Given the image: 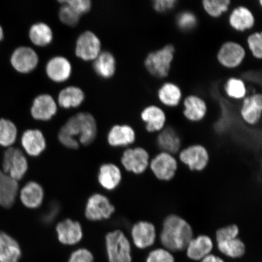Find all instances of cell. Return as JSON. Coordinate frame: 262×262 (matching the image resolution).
<instances>
[{
	"mask_svg": "<svg viewBox=\"0 0 262 262\" xmlns=\"http://www.w3.org/2000/svg\"><path fill=\"white\" fill-rule=\"evenodd\" d=\"M21 145L26 152L32 157L40 156L47 146L43 134L38 129L26 130L21 137Z\"/></svg>",
	"mask_w": 262,
	"mask_h": 262,
	"instance_id": "7402d4cb",
	"label": "cell"
},
{
	"mask_svg": "<svg viewBox=\"0 0 262 262\" xmlns=\"http://www.w3.org/2000/svg\"><path fill=\"white\" fill-rule=\"evenodd\" d=\"M98 180L103 188L111 191L119 185L122 180V172L119 167L114 164H104L100 167Z\"/></svg>",
	"mask_w": 262,
	"mask_h": 262,
	"instance_id": "4316f807",
	"label": "cell"
},
{
	"mask_svg": "<svg viewBox=\"0 0 262 262\" xmlns=\"http://www.w3.org/2000/svg\"><path fill=\"white\" fill-rule=\"evenodd\" d=\"M59 210H60V207L59 205L56 203H53L49 206L48 210L46 211L43 217H42V220L45 224H51V223L56 218L58 214Z\"/></svg>",
	"mask_w": 262,
	"mask_h": 262,
	"instance_id": "f6af8a7d",
	"label": "cell"
},
{
	"mask_svg": "<svg viewBox=\"0 0 262 262\" xmlns=\"http://www.w3.org/2000/svg\"><path fill=\"white\" fill-rule=\"evenodd\" d=\"M202 3L206 14L212 18L220 17L231 4L230 0H204Z\"/></svg>",
	"mask_w": 262,
	"mask_h": 262,
	"instance_id": "d590c367",
	"label": "cell"
},
{
	"mask_svg": "<svg viewBox=\"0 0 262 262\" xmlns=\"http://www.w3.org/2000/svg\"><path fill=\"white\" fill-rule=\"evenodd\" d=\"M224 90L227 96L233 100H243L247 97V88L241 78H229L225 84Z\"/></svg>",
	"mask_w": 262,
	"mask_h": 262,
	"instance_id": "e575fe53",
	"label": "cell"
},
{
	"mask_svg": "<svg viewBox=\"0 0 262 262\" xmlns=\"http://www.w3.org/2000/svg\"><path fill=\"white\" fill-rule=\"evenodd\" d=\"M246 54L243 46L237 42L228 41L224 42L219 49L217 58L222 67L234 69L243 63Z\"/></svg>",
	"mask_w": 262,
	"mask_h": 262,
	"instance_id": "9c48e42d",
	"label": "cell"
},
{
	"mask_svg": "<svg viewBox=\"0 0 262 262\" xmlns=\"http://www.w3.org/2000/svg\"><path fill=\"white\" fill-rule=\"evenodd\" d=\"M193 235L192 228L185 219L170 214L164 219L160 240L166 250L180 251L186 250Z\"/></svg>",
	"mask_w": 262,
	"mask_h": 262,
	"instance_id": "7a4b0ae2",
	"label": "cell"
},
{
	"mask_svg": "<svg viewBox=\"0 0 262 262\" xmlns=\"http://www.w3.org/2000/svg\"><path fill=\"white\" fill-rule=\"evenodd\" d=\"M141 119L146 123L147 132H160L165 127L166 116L165 111L156 105L146 107L141 113Z\"/></svg>",
	"mask_w": 262,
	"mask_h": 262,
	"instance_id": "e0dca14e",
	"label": "cell"
},
{
	"mask_svg": "<svg viewBox=\"0 0 262 262\" xmlns=\"http://www.w3.org/2000/svg\"><path fill=\"white\" fill-rule=\"evenodd\" d=\"M59 2L63 4L59 10L58 13L59 18H60V21L63 24L72 26V27L77 25L80 20V15L77 14L67 3L62 1Z\"/></svg>",
	"mask_w": 262,
	"mask_h": 262,
	"instance_id": "8d00e7d4",
	"label": "cell"
},
{
	"mask_svg": "<svg viewBox=\"0 0 262 262\" xmlns=\"http://www.w3.org/2000/svg\"><path fill=\"white\" fill-rule=\"evenodd\" d=\"M105 239L109 262H132L130 243L123 232H110Z\"/></svg>",
	"mask_w": 262,
	"mask_h": 262,
	"instance_id": "277c9868",
	"label": "cell"
},
{
	"mask_svg": "<svg viewBox=\"0 0 262 262\" xmlns=\"http://www.w3.org/2000/svg\"><path fill=\"white\" fill-rule=\"evenodd\" d=\"M249 49L255 58H262V34L261 32H255L247 38Z\"/></svg>",
	"mask_w": 262,
	"mask_h": 262,
	"instance_id": "74e56055",
	"label": "cell"
},
{
	"mask_svg": "<svg viewBox=\"0 0 262 262\" xmlns=\"http://www.w3.org/2000/svg\"><path fill=\"white\" fill-rule=\"evenodd\" d=\"M179 159L193 171H202L208 166L209 156L208 150L201 145L186 147L179 153Z\"/></svg>",
	"mask_w": 262,
	"mask_h": 262,
	"instance_id": "52a82bcc",
	"label": "cell"
},
{
	"mask_svg": "<svg viewBox=\"0 0 262 262\" xmlns=\"http://www.w3.org/2000/svg\"><path fill=\"white\" fill-rule=\"evenodd\" d=\"M150 156L143 147L127 149L123 154L122 165L127 171L141 174L146 171L149 166Z\"/></svg>",
	"mask_w": 262,
	"mask_h": 262,
	"instance_id": "30bf717a",
	"label": "cell"
},
{
	"mask_svg": "<svg viewBox=\"0 0 262 262\" xmlns=\"http://www.w3.org/2000/svg\"><path fill=\"white\" fill-rule=\"evenodd\" d=\"M11 66L19 73L28 74L34 71L38 63V56L31 48H16L10 58Z\"/></svg>",
	"mask_w": 262,
	"mask_h": 262,
	"instance_id": "8fae6325",
	"label": "cell"
},
{
	"mask_svg": "<svg viewBox=\"0 0 262 262\" xmlns=\"http://www.w3.org/2000/svg\"><path fill=\"white\" fill-rule=\"evenodd\" d=\"M213 249V242L206 235H201L193 238L186 248V254L190 259L202 260L211 254Z\"/></svg>",
	"mask_w": 262,
	"mask_h": 262,
	"instance_id": "603a6c76",
	"label": "cell"
},
{
	"mask_svg": "<svg viewBox=\"0 0 262 262\" xmlns=\"http://www.w3.org/2000/svg\"><path fill=\"white\" fill-rule=\"evenodd\" d=\"M5 38V32L1 25H0V41H2Z\"/></svg>",
	"mask_w": 262,
	"mask_h": 262,
	"instance_id": "7dc6e473",
	"label": "cell"
},
{
	"mask_svg": "<svg viewBox=\"0 0 262 262\" xmlns=\"http://www.w3.org/2000/svg\"><path fill=\"white\" fill-rule=\"evenodd\" d=\"M93 68L97 75L104 78L113 77L116 70V61L109 52H100L95 59Z\"/></svg>",
	"mask_w": 262,
	"mask_h": 262,
	"instance_id": "f1b7e54d",
	"label": "cell"
},
{
	"mask_svg": "<svg viewBox=\"0 0 262 262\" xmlns=\"http://www.w3.org/2000/svg\"><path fill=\"white\" fill-rule=\"evenodd\" d=\"M157 145L161 152L173 155L178 153L181 147V140L176 131L172 127H165L160 131L157 139Z\"/></svg>",
	"mask_w": 262,
	"mask_h": 262,
	"instance_id": "83f0119b",
	"label": "cell"
},
{
	"mask_svg": "<svg viewBox=\"0 0 262 262\" xmlns=\"http://www.w3.org/2000/svg\"><path fill=\"white\" fill-rule=\"evenodd\" d=\"M18 130L15 123L7 119H0V146L11 147L17 138Z\"/></svg>",
	"mask_w": 262,
	"mask_h": 262,
	"instance_id": "836d02e7",
	"label": "cell"
},
{
	"mask_svg": "<svg viewBox=\"0 0 262 262\" xmlns=\"http://www.w3.org/2000/svg\"><path fill=\"white\" fill-rule=\"evenodd\" d=\"M56 231L59 242L65 245L77 244L83 238V230L80 223L71 219H66L58 223Z\"/></svg>",
	"mask_w": 262,
	"mask_h": 262,
	"instance_id": "9a60e30c",
	"label": "cell"
},
{
	"mask_svg": "<svg viewBox=\"0 0 262 262\" xmlns=\"http://www.w3.org/2000/svg\"><path fill=\"white\" fill-rule=\"evenodd\" d=\"M217 244L219 250L229 257H241L245 253V245L238 237L225 239L217 242Z\"/></svg>",
	"mask_w": 262,
	"mask_h": 262,
	"instance_id": "d6a6232c",
	"label": "cell"
},
{
	"mask_svg": "<svg viewBox=\"0 0 262 262\" xmlns=\"http://www.w3.org/2000/svg\"><path fill=\"white\" fill-rule=\"evenodd\" d=\"M146 262H175L174 257L165 248H157L150 252Z\"/></svg>",
	"mask_w": 262,
	"mask_h": 262,
	"instance_id": "f35d334b",
	"label": "cell"
},
{
	"mask_svg": "<svg viewBox=\"0 0 262 262\" xmlns=\"http://www.w3.org/2000/svg\"><path fill=\"white\" fill-rule=\"evenodd\" d=\"M131 236L137 248L143 250L155 244L157 236L155 225L148 221H140L131 229Z\"/></svg>",
	"mask_w": 262,
	"mask_h": 262,
	"instance_id": "4fadbf2b",
	"label": "cell"
},
{
	"mask_svg": "<svg viewBox=\"0 0 262 262\" xmlns=\"http://www.w3.org/2000/svg\"><path fill=\"white\" fill-rule=\"evenodd\" d=\"M21 256L18 242L6 232L0 231V262H19Z\"/></svg>",
	"mask_w": 262,
	"mask_h": 262,
	"instance_id": "cb8c5ba5",
	"label": "cell"
},
{
	"mask_svg": "<svg viewBox=\"0 0 262 262\" xmlns=\"http://www.w3.org/2000/svg\"><path fill=\"white\" fill-rule=\"evenodd\" d=\"M262 113V96L255 93L243 99L241 108L242 119L249 125L254 126L260 122Z\"/></svg>",
	"mask_w": 262,
	"mask_h": 262,
	"instance_id": "5bb4252c",
	"label": "cell"
},
{
	"mask_svg": "<svg viewBox=\"0 0 262 262\" xmlns=\"http://www.w3.org/2000/svg\"><path fill=\"white\" fill-rule=\"evenodd\" d=\"M48 76L52 81L63 82L70 77L72 66L67 58L57 56L51 59L46 67Z\"/></svg>",
	"mask_w": 262,
	"mask_h": 262,
	"instance_id": "44dd1931",
	"label": "cell"
},
{
	"mask_svg": "<svg viewBox=\"0 0 262 262\" xmlns=\"http://www.w3.org/2000/svg\"><path fill=\"white\" fill-rule=\"evenodd\" d=\"M177 21L180 29L183 30H189L194 28L196 19L192 13L185 12L179 14Z\"/></svg>",
	"mask_w": 262,
	"mask_h": 262,
	"instance_id": "60d3db41",
	"label": "cell"
},
{
	"mask_svg": "<svg viewBox=\"0 0 262 262\" xmlns=\"http://www.w3.org/2000/svg\"><path fill=\"white\" fill-rule=\"evenodd\" d=\"M229 24L237 32H245L254 27L255 17L250 9L244 6H237L229 16Z\"/></svg>",
	"mask_w": 262,
	"mask_h": 262,
	"instance_id": "d6986e66",
	"label": "cell"
},
{
	"mask_svg": "<svg viewBox=\"0 0 262 262\" xmlns=\"http://www.w3.org/2000/svg\"><path fill=\"white\" fill-rule=\"evenodd\" d=\"M183 115L190 122H199L204 119L208 112L205 101L196 95H189L183 101Z\"/></svg>",
	"mask_w": 262,
	"mask_h": 262,
	"instance_id": "ac0fdd59",
	"label": "cell"
},
{
	"mask_svg": "<svg viewBox=\"0 0 262 262\" xmlns=\"http://www.w3.org/2000/svg\"><path fill=\"white\" fill-rule=\"evenodd\" d=\"M97 126L91 114L78 113L71 117L62 126L58 133V140L68 148L75 149L79 143L88 146L96 139Z\"/></svg>",
	"mask_w": 262,
	"mask_h": 262,
	"instance_id": "6da1fadb",
	"label": "cell"
},
{
	"mask_svg": "<svg viewBox=\"0 0 262 262\" xmlns=\"http://www.w3.org/2000/svg\"><path fill=\"white\" fill-rule=\"evenodd\" d=\"M80 16L90 11L92 3L90 0H63Z\"/></svg>",
	"mask_w": 262,
	"mask_h": 262,
	"instance_id": "b9f144b4",
	"label": "cell"
},
{
	"mask_svg": "<svg viewBox=\"0 0 262 262\" xmlns=\"http://www.w3.org/2000/svg\"><path fill=\"white\" fill-rule=\"evenodd\" d=\"M136 138L135 130L133 127L123 124L114 126L111 128L108 134L107 141L112 146H126L134 143Z\"/></svg>",
	"mask_w": 262,
	"mask_h": 262,
	"instance_id": "d4e9b609",
	"label": "cell"
},
{
	"mask_svg": "<svg viewBox=\"0 0 262 262\" xmlns=\"http://www.w3.org/2000/svg\"><path fill=\"white\" fill-rule=\"evenodd\" d=\"M44 195V190L42 186L35 182L26 183L20 191V200L23 205L31 209L38 208L43 201Z\"/></svg>",
	"mask_w": 262,
	"mask_h": 262,
	"instance_id": "484cf974",
	"label": "cell"
},
{
	"mask_svg": "<svg viewBox=\"0 0 262 262\" xmlns=\"http://www.w3.org/2000/svg\"><path fill=\"white\" fill-rule=\"evenodd\" d=\"M68 262H94L93 254L86 248H80L71 254Z\"/></svg>",
	"mask_w": 262,
	"mask_h": 262,
	"instance_id": "7bdbcfd3",
	"label": "cell"
},
{
	"mask_svg": "<svg viewBox=\"0 0 262 262\" xmlns=\"http://www.w3.org/2000/svg\"><path fill=\"white\" fill-rule=\"evenodd\" d=\"M18 192V181L0 169V206L9 209L14 205Z\"/></svg>",
	"mask_w": 262,
	"mask_h": 262,
	"instance_id": "ffe728a7",
	"label": "cell"
},
{
	"mask_svg": "<svg viewBox=\"0 0 262 262\" xmlns=\"http://www.w3.org/2000/svg\"><path fill=\"white\" fill-rule=\"evenodd\" d=\"M101 51V42L91 31H86L78 37L75 47V54L85 61L94 60Z\"/></svg>",
	"mask_w": 262,
	"mask_h": 262,
	"instance_id": "7c38bea8",
	"label": "cell"
},
{
	"mask_svg": "<svg viewBox=\"0 0 262 262\" xmlns=\"http://www.w3.org/2000/svg\"><path fill=\"white\" fill-rule=\"evenodd\" d=\"M28 169V160L24 152L16 147H8L3 156L2 171L18 181L24 178Z\"/></svg>",
	"mask_w": 262,
	"mask_h": 262,
	"instance_id": "5b68a950",
	"label": "cell"
},
{
	"mask_svg": "<svg viewBox=\"0 0 262 262\" xmlns=\"http://www.w3.org/2000/svg\"><path fill=\"white\" fill-rule=\"evenodd\" d=\"M201 262H225L221 258L215 255L209 254L201 260Z\"/></svg>",
	"mask_w": 262,
	"mask_h": 262,
	"instance_id": "bcb514c9",
	"label": "cell"
},
{
	"mask_svg": "<svg viewBox=\"0 0 262 262\" xmlns=\"http://www.w3.org/2000/svg\"><path fill=\"white\" fill-rule=\"evenodd\" d=\"M57 106L54 98L49 94H41L33 101L31 113L34 119L48 121L57 113Z\"/></svg>",
	"mask_w": 262,
	"mask_h": 262,
	"instance_id": "2e32d148",
	"label": "cell"
},
{
	"mask_svg": "<svg viewBox=\"0 0 262 262\" xmlns=\"http://www.w3.org/2000/svg\"><path fill=\"white\" fill-rule=\"evenodd\" d=\"M239 228L237 225L231 224L219 228L216 231V241H221L225 239L237 238L239 234Z\"/></svg>",
	"mask_w": 262,
	"mask_h": 262,
	"instance_id": "ab89813d",
	"label": "cell"
},
{
	"mask_svg": "<svg viewBox=\"0 0 262 262\" xmlns=\"http://www.w3.org/2000/svg\"><path fill=\"white\" fill-rule=\"evenodd\" d=\"M174 53L175 48L172 45H166L159 50L150 52L145 61L147 71L156 78L168 77Z\"/></svg>",
	"mask_w": 262,
	"mask_h": 262,
	"instance_id": "3957f363",
	"label": "cell"
},
{
	"mask_svg": "<svg viewBox=\"0 0 262 262\" xmlns=\"http://www.w3.org/2000/svg\"><path fill=\"white\" fill-rule=\"evenodd\" d=\"M176 0H155L153 2V8L160 13L165 12L175 7Z\"/></svg>",
	"mask_w": 262,
	"mask_h": 262,
	"instance_id": "ee69618b",
	"label": "cell"
},
{
	"mask_svg": "<svg viewBox=\"0 0 262 262\" xmlns=\"http://www.w3.org/2000/svg\"><path fill=\"white\" fill-rule=\"evenodd\" d=\"M114 211V206L106 196L95 194L88 199L85 215L88 220L100 221L109 219Z\"/></svg>",
	"mask_w": 262,
	"mask_h": 262,
	"instance_id": "ba28073f",
	"label": "cell"
},
{
	"mask_svg": "<svg viewBox=\"0 0 262 262\" xmlns=\"http://www.w3.org/2000/svg\"><path fill=\"white\" fill-rule=\"evenodd\" d=\"M149 167L157 179L168 182L174 178L178 169V163L171 154L160 152L150 160Z\"/></svg>",
	"mask_w": 262,
	"mask_h": 262,
	"instance_id": "8992f818",
	"label": "cell"
},
{
	"mask_svg": "<svg viewBox=\"0 0 262 262\" xmlns=\"http://www.w3.org/2000/svg\"><path fill=\"white\" fill-rule=\"evenodd\" d=\"M157 96L163 105L176 107L178 106L181 101L182 93L178 85L171 82H167L160 88Z\"/></svg>",
	"mask_w": 262,
	"mask_h": 262,
	"instance_id": "f546056e",
	"label": "cell"
},
{
	"mask_svg": "<svg viewBox=\"0 0 262 262\" xmlns=\"http://www.w3.org/2000/svg\"><path fill=\"white\" fill-rule=\"evenodd\" d=\"M84 94L80 88L69 86L62 90L58 96V103L62 107H76L83 103Z\"/></svg>",
	"mask_w": 262,
	"mask_h": 262,
	"instance_id": "4dcf8cb0",
	"label": "cell"
},
{
	"mask_svg": "<svg viewBox=\"0 0 262 262\" xmlns=\"http://www.w3.org/2000/svg\"><path fill=\"white\" fill-rule=\"evenodd\" d=\"M31 41L38 47H46L51 43L53 39V32L49 26L44 23L33 25L29 32Z\"/></svg>",
	"mask_w": 262,
	"mask_h": 262,
	"instance_id": "1f68e13d",
	"label": "cell"
}]
</instances>
